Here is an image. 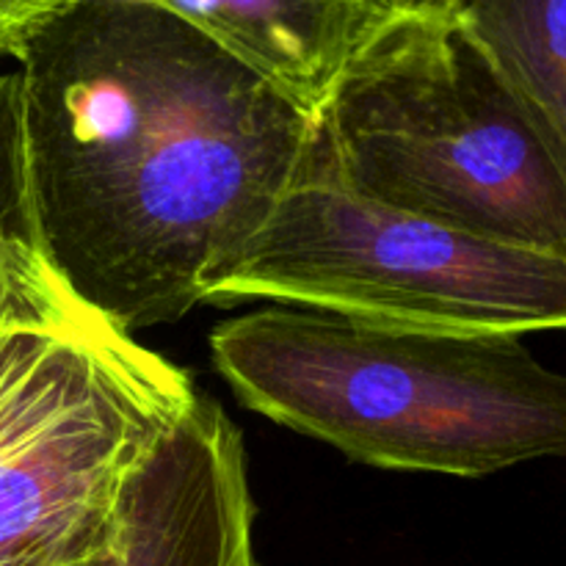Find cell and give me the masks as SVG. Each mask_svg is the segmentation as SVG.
Returning <instances> with one entry per match:
<instances>
[{"instance_id": "3957f363", "label": "cell", "mask_w": 566, "mask_h": 566, "mask_svg": "<svg viewBox=\"0 0 566 566\" xmlns=\"http://www.w3.org/2000/svg\"><path fill=\"white\" fill-rule=\"evenodd\" d=\"M354 193L566 263V164L459 14L398 11L315 114Z\"/></svg>"}, {"instance_id": "277c9868", "label": "cell", "mask_w": 566, "mask_h": 566, "mask_svg": "<svg viewBox=\"0 0 566 566\" xmlns=\"http://www.w3.org/2000/svg\"><path fill=\"white\" fill-rule=\"evenodd\" d=\"M191 379L70 291L53 263L0 304V566H92L127 479Z\"/></svg>"}, {"instance_id": "ba28073f", "label": "cell", "mask_w": 566, "mask_h": 566, "mask_svg": "<svg viewBox=\"0 0 566 566\" xmlns=\"http://www.w3.org/2000/svg\"><path fill=\"white\" fill-rule=\"evenodd\" d=\"M459 22L566 164V0H470Z\"/></svg>"}, {"instance_id": "7a4b0ae2", "label": "cell", "mask_w": 566, "mask_h": 566, "mask_svg": "<svg viewBox=\"0 0 566 566\" xmlns=\"http://www.w3.org/2000/svg\"><path fill=\"white\" fill-rule=\"evenodd\" d=\"M210 357L243 407L370 468L484 479L566 459V374L523 337L274 304L216 326Z\"/></svg>"}, {"instance_id": "52a82bcc", "label": "cell", "mask_w": 566, "mask_h": 566, "mask_svg": "<svg viewBox=\"0 0 566 566\" xmlns=\"http://www.w3.org/2000/svg\"><path fill=\"white\" fill-rule=\"evenodd\" d=\"M158 9L318 114L357 50L398 14L392 0H125Z\"/></svg>"}, {"instance_id": "30bf717a", "label": "cell", "mask_w": 566, "mask_h": 566, "mask_svg": "<svg viewBox=\"0 0 566 566\" xmlns=\"http://www.w3.org/2000/svg\"><path fill=\"white\" fill-rule=\"evenodd\" d=\"M70 3L75 0H0V59H14L17 50Z\"/></svg>"}, {"instance_id": "7c38bea8", "label": "cell", "mask_w": 566, "mask_h": 566, "mask_svg": "<svg viewBox=\"0 0 566 566\" xmlns=\"http://www.w3.org/2000/svg\"><path fill=\"white\" fill-rule=\"evenodd\" d=\"M92 566H94V564H92Z\"/></svg>"}, {"instance_id": "8fae6325", "label": "cell", "mask_w": 566, "mask_h": 566, "mask_svg": "<svg viewBox=\"0 0 566 566\" xmlns=\"http://www.w3.org/2000/svg\"><path fill=\"white\" fill-rule=\"evenodd\" d=\"M398 11H420V14H459L470 0H392Z\"/></svg>"}, {"instance_id": "6da1fadb", "label": "cell", "mask_w": 566, "mask_h": 566, "mask_svg": "<svg viewBox=\"0 0 566 566\" xmlns=\"http://www.w3.org/2000/svg\"><path fill=\"white\" fill-rule=\"evenodd\" d=\"M14 61L39 241L127 335L208 302L315 136L269 77L142 3L75 0Z\"/></svg>"}, {"instance_id": "8992f818", "label": "cell", "mask_w": 566, "mask_h": 566, "mask_svg": "<svg viewBox=\"0 0 566 566\" xmlns=\"http://www.w3.org/2000/svg\"><path fill=\"white\" fill-rule=\"evenodd\" d=\"M94 566H258L241 431L199 396L127 479Z\"/></svg>"}, {"instance_id": "5b68a950", "label": "cell", "mask_w": 566, "mask_h": 566, "mask_svg": "<svg viewBox=\"0 0 566 566\" xmlns=\"http://www.w3.org/2000/svg\"><path fill=\"white\" fill-rule=\"evenodd\" d=\"M247 298L401 329L525 337L566 332V263L359 197L310 144L205 304Z\"/></svg>"}, {"instance_id": "9c48e42d", "label": "cell", "mask_w": 566, "mask_h": 566, "mask_svg": "<svg viewBox=\"0 0 566 566\" xmlns=\"http://www.w3.org/2000/svg\"><path fill=\"white\" fill-rule=\"evenodd\" d=\"M48 263L28 188L20 75L0 72V304Z\"/></svg>"}]
</instances>
